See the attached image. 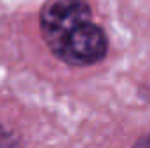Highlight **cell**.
Listing matches in <instances>:
<instances>
[{"label": "cell", "mask_w": 150, "mask_h": 148, "mask_svg": "<svg viewBox=\"0 0 150 148\" xmlns=\"http://www.w3.org/2000/svg\"><path fill=\"white\" fill-rule=\"evenodd\" d=\"M86 21H91L86 0H47L40 12L42 35L52 52Z\"/></svg>", "instance_id": "obj_1"}, {"label": "cell", "mask_w": 150, "mask_h": 148, "mask_svg": "<svg viewBox=\"0 0 150 148\" xmlns=\"http://www.w3.org/2000/svg\"><path fill=\"white\" fill-rule=\"evenodd\" d=\"M134 148H150V134H149V136H143V138H140V140L136 141Z\"/></svg>", "instance_id": "obj_2"}]
</instances>
